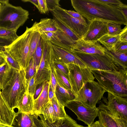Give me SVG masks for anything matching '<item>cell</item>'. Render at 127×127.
<instances>
[{
  "mask_svg": "<svg viewBox=\"0 0 127 127\" xmlns=\"http://www.w3.org/2000/svg\"><path fill=\"white\" fill-rule=\"evenodd\" d=\"M76 11L90 22L97 19L107 22L127 25V19L120 7L113 6L98 0H71Z\"/></svg>",
  "mask_w": 127,
  "mask_h": 127,
  "instance_id": "1",
  "label": "cell"
},
{
  "mask_svg": "<svg viewBox=\"0 0 127 127\" xmlns=\"http://www.w3.org/2000/svg\"><path fill=\"white\" fill-rule=\"evenodd\" d=\"M6 63V68L1 83V93L9 108L14 110L24 93L28 91L29 82L26 78L25 69L21 67L20 70H18Z\"/></svg>",
  "mask_w": 127,
  "mask_h": 127,
  "instance_id": "2",
  "label": "cell"
},
{
  "mask_svg": "<svg viewBox=\"0 0 127 127\" xmlns=\"http://www.w3.org/2000/svg\"><path fill=\"white\" fill-rule=\"evenodd\" d=\"M91 70L95 78L106 92L120 97H127V70Z\"/></svg>",
  "mask_w": 127,
  "mask_h": 127,
  "instance_id": "3",
  "label": "cell"
},
{
  "mask_svg": "<svg viewBox=\"0 0 127 127\" xmlns=\"http://www.w3.org/2000/svg\"><path fill=\"white\" fill-rule=\"evenodd\" d=\"M0 28L16 32L29 18V12L12 5L8 0H0Z\"/></svg>",
  "mask_w": 127,
  "mask_h": 127,
  "instance_id": "4",
  "label": "cell"
},
{
  "mask_svg": "<svg viewBox=\"0 0 127 127\" xmlns=\"http://www.w3.org/2000/svg\"><path fill=\"white\" fill-rule=\"evenodd\" d=\"M36 28V22L32 26L26 27L25 32L4 48L20 66L25 69L31 39Z\"/></svg>",
  "mask_w": 127,
  "mask_h": 127,
  "instance_id": "5",
  "label": "cell"
},
{
  "mask_svg": "<svg viewBox=\"0 0 127 127\" xmlns=\"http://www.w3.org/2000/svg\"><path fill=\"white\" fill-rule=\"evenodd\" d=\"M71 52L91 70L119 71L121 68L106 51L104 55L82 53L72 51ZM106 51V50H105Z\"/></svg>",
  "mask_w": 127,
  "mask_h": 127,
  "instance_id": "6",
  "label": "cell"
},
{
  "mask_svg": "<svg viewBox=\"0 0 127 127\" xmlns=\"http://www.w3.org/2000/svg\"><path fill=\"white\" fill-rule=\"evenodd\" d=\"M106 92L98 82L94 80L89 81L76 93L74 99L85 105L94 107L103 97Z\"/></svg>",
  "mask_w": 127,
  "mask_h": 127,
  "instance_id": "7",
  "label": "cell"
},
{
  "mask_svg": "<svg viewBox=\"0 0 127 127\" xmlns=\"http://www.w3.org/2000/svg\"><path fill=\"white\" fill-rule=\"evenodd\" d=\"M107 98H102L99 109L104 110L113 116L127 120V99L109 92Z\"/></svg>",
  "mask_w": 127,
  "mask_h": 127,
  "instance_id": "8",
  "label": "cell"
},
{
  "mask_svg": "<svg viewBox=\"0 0 127 127\" xmlns=\"http://www.w3.org/2000/svg\"><path fill=\"white\" fill-rule=\"evenodd\" d=\"M66 65L69 71L68 81L75 96L84 84L94 80L95 78L91 69L88 67H82L71 63Z\"/></svg>",
  "mask_w": 127,
  "mask_h": 127,
  "instance_id": "9",
  "label": "cell"
},
{
  "mask_svg": "<svg viewBox=\"0 0 127 127\" xmlns=\"http://www.w3.org/2000/svg\"><path fill=\"white\" fill-rule=\"evenodd\" d=\"M54 18L62 23L81 38L87 31L88 24L84 23L67 13L64 9L57 6L51 11Z\"/></svg>",
  "mask_w": 127,
  "mask_h": 127,
  "instance_id": "10",
  "label": "cell"
},
{
  "mask_svg": "<svg viewBox=\"0 0 127 127\" xmlns=\"http://www.w3.org/2000/svg\"><path fill=\"white\" fill-rule=\"evenodd\" d=\"M65 106L72 111L78 120L83 122L88 126L94 122L99 110L96 106L92 107L87 106L74 99L68 101Z\"/></svg>",
  "mask_w": 127,
  "mask_h": 127,
  "instance_id": "11",
  "label": "cell"
},
{
  "mask_svg": "<svg viewBox=\"0 0 127 127\" xmlns=\"http://www.w3.org/2000/svg\"><path fill=\"white\" fill-rule=\"evenodd\" d=\"M41 40L42 56L35 76V80L36 86L45 82H49L51 78L49 44L48 41H44L42 39Z\"/></svg>",
  "mask_w": 127,
  "mask_h": 127,
  "instance_id": "12",
  "label": "cell"
},
{
  "mask_svg": "<svg viewBox=\"0 0 127 127\" xmlns=\"http://www.w3.org/2000/svg\"><path fill=\"white\" fill-rule=\"evenodd\" d=\"M107 22L97 19L89 22L87 30L81 39L93 42L98 41L102 36L107 34Z\"/></svg>",
  "mask_w": 127,
  "mask_h": 127,
  "instance_id": "13",
  "label": "cell"
},
{
  "mask_svg": "<svg viewBox=\"0 0 127 127\" xmlns=\"http://www.w3.org/2000/svg\"><path fill=\"white\" fill-rule=\"evenodd\" d=\"M38 117L34 113L18 112L9 127H45Z\"/></svg>",
  "mask_w": 127,
  "mask_h": 127,
  "instance_id": "14",
  "label": "cell"
},
{
  "mask_svg": "<svg viewBox=\"0 0 127 127\" xmlns=\"http://www.w3.org/2000/svg\"><path fill=\"white\" fill-rule=\"evenodd\" d=\"M70 50L76 52L90 54L104 55L106 48L98 41L93 42L79 39L71 47Z\"/></svg>",
  "mask_w": 127,
  "mask_h": 127,
  "instance_id": "15",
  "label": "cell"
},
{
  "mask_svg": "<svg viewBox=\"0 0 127 127\" xmlns=\"http://www.w3.org/2000/svg\"><path fill=\"white\" fill-rule=\"evenodd\" d=\"M56 22V35L65 48L70 49L71 46L79 38L71 30L60 21L53 18Z\"/></svg>",
  "mask_w": 127,
  "mask_h": 127,
  "instance_id": "16",
  "label": "cell"
},
{
  "mask_svg": "<svg viewBox=\"0 0 127 127\" xmlns=\"http://www.w3.org/2000/svg\"><path fill=\"white\" fill-rule=\"evenodd\" d=\"M52 46L54 57L57 61L66 64H74L82 67H87L85 64L71 52L70 49L62 48L53 44Z\"/></svg>",
  "mask_w": 127,
  "mask_h": 127,
  "instance_id": "17",
  "label": "cell"
},
{
  "mask_svg": "<svg viewBox=\"0 0 127 127\" xmlns=\"http://www.w3.org/2000/svg\"><path fill=\"white\" fill-rule=\"evenodd\" d=\"M1 92H0V124L9 127L11 126L16 113L9 108L3 98Z\"/></svg>",
  "mask_w": 127,
  "mask_h": 127,
  "instance_id": "18",
  "label": "cell"
},
{
  "mask_svg": "<svg viewBox=\"0 0 127 127\" xmlns=\"http://www.w3.org/2000/svg\"><path fill=\"white\" fill-rule=\"evenodd\" d=\"M38 117L45 127H86L78 124L67 114L65 117L59 119L52 123L45 120L42 114L38 115Z\"/></svg>",
  "mask_w": 127,
  "mask_h": 127,
  "instance_id": "19",
  "label": "cell"
},
{
  "mask_svg": "<svg viewBox=\"0 0 127 127\" xmlns=\"http://www.w3.org/2000/svg\"><path fill=\"white\" fill-rule=\"evenodd\" d=\"M50 81L46 83L40 95L34 100V113L42 114L44 108L49 101L48 89Z\"/></svg>",
  "mask_w": 127,
  "mask_h": 127,
  "instance_id": "20",
  "label": "cell"
},
{
  "mask_svg": "<svg viewBox=\"0 0 127 127\" xmlns=\"http://www.w3.org/2000/svg\"><path fill=\"white\" fill-rule=\"evenodd\" d=\"M34 99L28 91L26 92L19 100L17 106L18 112L34 113Z\"/></svg>",
  "mask_w": 127,
  "mask_h": 127,
  "instance_id": "21",
  "label": "cell"
},
{
  "mask_svg": "<svg viewBox=\"0 0 127 127\" xmlns=\"http://www.w3.org/2000/svg\"><path fill=\"white\" fill-rule=\"evenodd\" d=\"M55 95L57 100L61 104L65 107L68 101L74 99L75 97L73 93L64 88L57 82Z\"/></svg>",
  "mask_w": 127,
  "mask_h": 127,
  "instance_id": "22",
  "label": "cell"
},
{
  "mask_svg": "<svg viewBox=\"0 0 127 127\" xmlns=\"http://www.w3.org/2000/svg\"><path fill=\"white\" fill-rule=\"evenodd\" d=\"M37 29L40 34L46 32H56L57 28L53 19L47 18L41 19L39 22H36Z\"/></svg>",
  "mask_w": 127,
  "mask_h": 127,
  "instance_id": "23",
  "label": "cell"
},
{
  "mask_svg": "<svg viewBox=\"0 0 127 127\" xmlns=\"http://www.w3.org/2000/svg\"><path fill=\"white\" fill-rule=\"evenodd\" d=\"M105 51L121 68L127 70V52H118L106 48Z\"/></svg>",
  "mask_w": 127,
  "mask_h": 127,
  "instance_id": "24",
  "label": "cell"
},
{
  "mask_svg": "<svg viewBox=\"0 0 127 127\" xmlns=\"http://www.w3.org/2000/svg\"><path fill=\"white\" fill-rule=\"evenodd\" d=\"M98 116V120L105 127H118L112 116L105 111L99 109Z\"/></svg>",
  "mask_w": 127,
  "mask_h": 127,
  "instance_id": "25",
  "label": "cell"
},
{
  "mask_svg": "<svg viewBox=\"0 0 127 127\" xmlns=\"http://www.w3.org/2000/svg\"><path fill=\"white\" fill-rule=\"evenodd\" d=\"M42 115L44 120L51 123H53L59 119L54 110L51 100L49 101L46 104Z\"/></svg>",
  "mask_w": 127,
  "mask_h": 127,
  "instance_id": "26",
  "label": "cell"
},
{
  "mask_svg": "<svg viewBox=\"0 0 127 127\" xmlns=\"http://www.w3.org/2000/svg\"><path fill=\"white\" fill-rule=\"evenodd\" d=\"M40 37V35L37 28L36 23V28L33 32L30 43L29 51L27 61L26 67L28 65L29 62L36 50Z\"/></svg>",
  "mask_w": 127,
  "mask_h": 127,
  "instance_id": "27",
  "label": "cell"
},
{
  "mask_svg": "<svg viewBox=\"0 0 127 127\" xmlns=\"http://www.w3.org/2000/svg\"><path fill=\"white\" fill-rule=\"evenodd\" d=\"M40 34L41 38L43 40L49 41L53 45L65 48L58 39L55 32H44Z\"/></svg>",
  "mask_w": 127,
  "mask_h": 127,
  "instance_id": "28",
  "label": "cell"
},
{
  "mask_svg": "<svg viewBox=\"0 0 127 127\" xmlns=\"http://www.w3.org/2000/svg\"><path fill=\"white\" fill-rule=\"evenodd\" d=\"M119 41V34L115 36H110L107 34L101 37L98 41L107 49L113 48Z\"/></svg>",
  "mask_w": 127,
  "mask_h": 127,
  "instance_id": "29",
  "label": "cell"
},
{
  "mask_svg": "<svg viewBox=\"0 0 127 127\" xmlns=\"http://www.w3.org/2000/svg\"><path fill=\"white\" fill-rule=\"evenodd\" d=\"M52 67L57 82L59 85L64 88L72 92L70 83L67 78L60 71L55 68Z\"/></svg>",
  "mask_w": 127,
  "mask_h": 127,
  "instance_id": "30",
  "label": "cell"
},
{
  "mask_svg": "<svg viewBox=\"0 0 127 127\" xmlns=\"http://www.w3.org/2000/svg\"><path fill=\"white\" fill-rule=\"evenodd\" d=\"M51 100L58 118L60 119L65 117L66 114L64 110V106L59 102L55 96Z\"/></svg>",
  "mask_w": 127,
  "mask_h": 127,
  "instance_id": "31",
  "label": "cell"
},
{
  "mask_svg": "<svg viewBox=\"0 0 127 127\" xmlns=\"http://www.w3.org/2000/svg\"><path fill=\"white\" fill-rule=\"evenodd\" d=\"M121 25L112 22H107V24L108 32L107 34L110 36H115L118 35L122 29Z\"/></svg>",
  "mask_w": 127,
  "mask_h": 127,
  "instance_id": "32",
  "label": "cell"
},
{
  "mask_svg": "<svg viewBox=\"0 0 127 127\" xmlns=\"http://www.w3.org/2000/svg\"><path fill=\"white\" fill-rule=\"evenodd\" d=\"M25 70L26 78L29 82V80L36 74V72L35 64L33 57L31 59Z\"/></svg>",
  "mask_w": 127,
  "mask_h": 127,
  "instance_id": "33",
  "label": "cell"
},
{
  "mask_svg": "<svg viewBox=\"0 0 127 127\" xmlns=\"http://www.w3.org/2000/svg\"><path fill=\"white\" fill-rule=\"evenodd\" d=\"M42 53V40L40 36L36 50L32 56L35 63L36 71L38 69L41 60Z\"/></svg>",
  "mask_w": 127,
  "mask_h": 127,
  "instance_id": "34",
  "label": "cell"
},
{
  "mask_svg": "<svg viewBox=\"0 0 127 127\" xmlns=\"http://www.w3.org/2000/svg\"><path fill=\"white\" fill-rule=\"evenodd\" d=\"M18 36L16 32L0 28V38L13 41Z\"/></svg>",
  "mask_w": 127,
  "mask_h": 127,
  "instance_id": "35",
  "label": "cell"
},
{
  "mask_svg": "<svg viewBox=\"0 0 127 127\" xmlns=\"http://www.w3.org/2000/svg\"><path fill=\"white\" fill-rule=\"evenodd\" d=\"M5 62L11 67L18 70H20L21 67L18 63L15 60L10 54L4 50L2 52Z\"/></svg>",
  "mask_w": 127,
  "mask_h": 127,
  "instance_id": "36",
  "label": "cell"
},
{
  "mask_svg": "<svg viewBox=\"0 0 127 127\" xmlns=\"http://www.w3.org/2000/svg\"><path fill=\"white\" fill-rule=\"evenodd\" d=\"M111 49L118 52H127V43L119 41Z\"/></svg>",
  "mask_w": 127,
  "mask_h": 127,
  "instance_id": "37",
  "label": "cell"
},
{
  "mask_svg": "<svg viewBox=\"0 0 127 127\" xmlns=\"http://www.w3.org/2000/svg\"><path fill=\"white\" fill-rule=\"evenodd\" d=\"M38 7L37 8L39 11L42 14L48 13L49 10L47 7L46 0H38Z\"/></svg>",
  "mask_w": 127,
  "mask_h": 127,
  "instance_id": "38",
  "label": "cell"
},
{
  "mask_svg": "<svg viewBox=\"0 0 127 127\" xmlns=\"http://www.w3.org/2000/svg\"><path fill=\"white\" fill-rule=\"evenodd\" d=\"M35 75L29 80L28 84V92L30 94L33 96L36 87L35 80Z\"/></svg>",
  "mask_w": 127,
  "mask_h": 127,
  "instance_id": "39",
  "label": "cell"
},
{
  "mask_svg": "<svg viewBox=\"0 0 127 127\" xmlns=\"http://www.w3.org/2000/svg\"><path fill=\"white\" fill-rule=\"evenodd\" d=\"M99 1L111 6L120 7L123 3L119 0H98Z\"/></svg>",
  "mask_w": 127,
  "mask_h": 127,
  "instance_id": "40",
  "label": "cell"
},
{
  "mask_svg": "<svg viewBox=\"0 0 127 127\" xmlns=\"http://www.w3.org/2000/svg\"><path fill=\"white\" fill-rule=\"evenodd\" d=\"M60 0H46L47 7L50 11L54 10L57 6H60Z\"/></svg>",
  "mask_w": 127,
  "mask_h": 127,
  "instance_id": "41",
  "label": "cell"
},
{
  "mask_svg": "<svg viewBox=\"0 0 127 127\" xmlns=\"http://www.w3.org/2000/svg\"><path fill=\"white\" fill-rule=\"evenodd\" d=\"M64 10L67 13L72 17L77 19L84 23H87L85 18L79 13L74 11Z\"/></svg>",
  "mask_w": 127,
  "mask_h": 127,
  "instance_id": "42",
  "label": "cell"
},
{
  "mask_svg": "<svg viewBox=\"0 0 127 127\" xmlns=\"http://www.w3.org/2000/svg\"><path fill=\"white\" fill-rule=\"evenodd\" d=\"M47 82L38 84L36 86L35 91L33 95L34 100L37 98L42 92Z\"/></svg>",
  "mask_w": 127,
  "mask_h": 127,
  "instance_id": "43",
  "label": "cell"
},
{
  "mask_svg": "<svg viewBox=\"0 0 127 127\" xmlns=\"http://www.w3.org/2000/svg\"><path fill=\"white\" fill-rule=\"evenodd\" d=\"M119 41L127 43V26L126 25L119 34Z\"/></svg>",
  "mask_w": 127,
  "mask_h": 127,
  "instance_id": "44",
  "label": "cell"
},
{
  "mask_svg": "<svg viewBox=\"0 0 127 127\" xmlns=\"http://www.w3.org/2000/svg\"><path fill=\"white\" fill-rule=\"evenodd\" d=\"M51 74L50 82L52 89L53 92L55 93L57 82L55 77L53 69L51 67Z\"/></svg>",
  "mask_w": 127,
  "mask_h": 127,
  "instance_id": "45",
  "label": "cell"
},
{
  "mask_svg": "<svg viewBox=\"0 0 127 127\" xmlns=\"http://www.w3.org/2000/svg\"><path fill=\"white\" fill-rule=\"evenodd\" d=\"M112 117L116 122L118 127H127V120L121 118Z\"/></svg>",
  "mask_w": 127,
  "mask_h": 127,
  "instance_id": "46",
  "label": "cell"
},
{
  "mask_svg": "<svg viewBox=\"0 0 127 127\" xmlns=\"http://www.w3.org/2000/svg\"><path fill=\"white\" fill-rule=\"evenodd\" d=\"M12 42L5 38H0V47L4 48L10 44Z\"/></svg>",
  "mask_w": 127,
  "mask_h": 127,
  "instance_id": "47",
  "label": "cell"
},
{
  "mask_svg": "<svg viewBox=\"0 0 127 127\" xmlns=\"http://www.w3.org/2000/svg\"><path fill=\"white\" fill-rule=\"evenodd\" d=\"M6 67V62L0 65V83L1 84L3 77L4 73Z\"/></svg>",
  "mask_w": 127,
  "mask_h": 127,
  "instance_id": "48",
  "label": "cell"
},
{
  "mask_svg": "<svg viewBox=\"0 0 127 127\" xmlns=\"http://www.w3.org/2000/svg\"><path fill=\"white\" fill-rule=\"evenodd\" d=\"M55 96V93L52 89L50 82L48 89V97L49 101L51 100Z\"/></svg>",
  "mask_w": 127,
  "mask_h": 127,
  "instance_id": "49",
  "label": "cell"
},
{
  "mask_svg": "<svg viewBox=\"0 0 127 127\" xmlns=\"http://www.w3.org/2000/svg\"><path fill=\"white\" fill-rule=\"evenodd\" d=\"M87 127H105L99 121L94 122Z\"/></svg>",
  "mask_w": 127,
  "mask_h": 127,
  "instance_id": "50",
  "label": "cell"
},
{
  "mask_svg": "<svg viewBox=\"0 0 127 127\" xmlns=\"http://www.w3.org/2000/svg\"><path fill=\"white\" fill-rule=\"evenodd\" d=\"M121 11L125 17L127 19V5L123 4L120 7Z\"/></svg>",
  "mask_w": 127,
  "mask_h": 127,
  "instance_id": "51",
  "label": "cell"
},
{
  "mask_svg": "<svg viewBox=\"0 0 127 127\" xmlns=\"http://www.w3.org/2000/svg\"><path fill=\"white\" fill-rule=\"evenodd\" d=\"M4 49V48L0 49V65L5 62V58L2 53Z\"/></svg>",
  "mask_w": 127,
  "mask_h": 127,
  "instance_id": "52",
  "label": "cell"
},
{
  "mask_svg": "<svg viewBox=\"0 0 127 127\" xmlns=\"http://www.w3.org/2000/svg\"><path fill=\"white\" fill-rule=\"evenodd\" d=\"M21 1L24 2H29L34 5L37 8L38 7V0H22Z\"/></svg>",
  "mask_w": 127,
  "mask_h": 127,
  "instance_id": "53",
  "label": "cell"
},
{
  "mask_svg": "<svg viewBox=\"0 0 127 127\" xmlns=\"http://www.w3.org/2000/svg\"><path fill=\"white\" fill-rule=\"evenodd\" d=\"M0 127H8L7 126L4 125H2L0 124Z\"/></svg>",
  "mask_w": 127,
  "mask_h": 127,
  "instance_id": "54",
  "label": "cell"
},
{
  "mask_svg": "<svg viewBox=\"0 0 127 127\" xmlns=\"http://www.w3.org/2000/svg\"><path fill=\"white\" fill-rule=\"evenodd\" d=\"M0 88L2 89V86L1 84L0 83Z\"/></svg>",
  "mask_w": 127,
  "mask_h": 127,
  "instance_id": "55",
  "label": "cell"
},
{
  "mask_svg": "<svg viewBox=\"0 0 127 127\" xmlns=\"http://www.w3.org/2000/svg\"><path fill=\"white\" fill-rule=\"evenodd\" d=\"M1 3H0V8L1 6Z\"/></svg>",
  "mask_w": 127,
  "mask_h": 127,
  "instance_id": "56",
  "label": "cell"
},
{
  "mask_svg": "<svg viewBox=\"0 0 127 127\" xmlns=\"http://www.w3.org/2000/svg\"><path fill=\"white\" fill-rule=\"evenodd\" d=\"M1 89L0 88V92H1Z\"/></svg>",
  "mask_w": 127,
  "mask_h": 127,
  "instance_id": "57",
  "label": "cell"
},
{
  "mask_svg": "<svg viewBox=\"0 0 127 127\" xmlns=\"http://www.w3.org/2000/svg\"><path fill=\"white\" fill-rule=\"evenodd\" d=\"M1 48H2L0 47V49Z\"/></svg>",
  "mask_w": 127,
  "mask_h": 127,
  "instance_id": "58",
  "label": "cell"
}]
</instances>
